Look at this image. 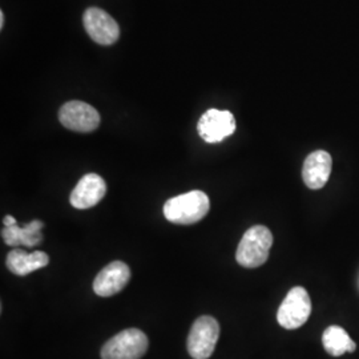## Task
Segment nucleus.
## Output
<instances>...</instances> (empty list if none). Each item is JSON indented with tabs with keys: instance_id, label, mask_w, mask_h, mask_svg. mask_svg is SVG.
Returning a JSON list of instances; mask_svg holds the SVG:
<instances>
[{
	"instance_id": "obj_5",
	"label": "nucleus",
	"mask_w": 359,
	"mask_h": 359,
	"mask_svg": "<svg viewBox=\"0 0 359 359\" xmlns=\"http://www.w3.org/2000/svg\"><path fill=\"white\" fill-rule=\"evenodd\" d=\"M219 338V325L210 316L197 318L188 337V351L193 359H208L215 351Z\"/></svg>"
},
{
	"instance_id": "obj_3",
	"label": "nucleus",
	"mask_w": 359,
	"mask_h": 359,
	"mask_svg": "<svg viewBox=\"0 0 359 359\" xmlns=\"http://www.w3.org/2000/svg\"><path fill=\"white\" fill-rule=\"evenodd\" d=\"M148 350V337L139 329H127L102 348V359H140Z\"/></svg>"
},
{
	"instance_id": "obj_8",
	"label": "nucleus",
	"mask_w": 359,
	"mask_h": 359,
	"mask_svg": "<svg viewBox=\"0 0 359 359\" xmlns=\"http://www.w3.org/2000/svg\"><path fill=\"white\" fill-rule=\"evenodd\" d=\"M83 25L90 39L102 46L114 44L120 36V27L104 10L92 7L83 15Z\"/></svg>"
},
{
	"instance_id": "obj_13",
	"label": "nucleus",
	"mask_w": 359,
	"mask_h": 359,
	"mask_svg": "<svg viewBox=\"0 0 359 359\" xmlns=\"http://www.w3.org/2000/svg\"><path fill=\"white\" fill-rule=\"evenodd\" d=\"M7 268L15 276L25 277L32 271L46 268L50 264V257L44 252H34L27 253L22 249H13L7 259H6Z\"/></svg>"
},
{
	"instance_id": "obj_2",
	"label": "nucleus",
	"mask_w": 359,
	"mask_h": 359,
	"mask_svg": "<svg viewBox=\"0 0 359 359\" xmlns=\"http://www.w3.org/2000/svg\"><path fill=\"white\" fill-rule=\"evenodd\" d=\"M273 246V234L264 225H256L248 229L240 241L236 259L246 269H256L264 265L269 258Z\"/></svg>"
},
{
	"instance_id": "obj_10",
	"label": "nucleus",
	"mask_w": 359,
	"mask_h": 359,
	"mask_svg": "<svg viewBox=\"0 0 359 359\" xmlns=\"http://www.w3.org/2000/svg\"><path fill=\"white\" fill-rule=\"evenodd\" d=\"M3 229L1 237L4 243L10 246L25 245L27 248H34L43 241L41 229L44 226L43 221L34 219L20 228L13 216H6L3 218Z\"/></svg>"
},
{
	"instance_id": "obj_6",
	"label": "nucleus",
	"mask_w": 359,
	"mask_h": 359,
	"mask_svg": "<svg viewBox=\"0 0 359 359\" xmlns=\"http://www.w3.org/2000/svg\"><path fill=\"white\" fill-rule=\"evenodd\" d=\"M59 120L69 130L80 133H90L100 126L99 112L83 102H68L59 111Z\"/></svg>"
},
{
	"instance_id": "obj_14",
	"label": "nucleus",
	"mask_w": 359,
	"mask_h": 359,
	"mask_svg": "<svg viewBox=\"0 0 359 359\" xmlns=\"http://www.w3.org/2000/svg\"><path fill=\"white\" fill-rule=\"evenodd\" d=\"M322 342L325 350L333 357H341L345 353L355 351L357 348L355 342L348 337L346 330L339 326L327 327L322 335Z\"/></svg>"
},
{
	"instance_id": "obj_1",
	"label": "nucleus",
	"mask_w": 359,
	"mask_h": 359,
	"mask_svg": "<svg viewBox=\"0 0 359 359\" xmlns=\"http://www.w3.org/2000/svg\"><path fill=\"white\" fill-rule=\"evenodd\" d=\"M210 209V201L203 191H192L169 198L164 204V216L169 222L192 225L205 217Z\"/></svg>"
},
{
	"instance_id": "obj_12",
	"label": "nucleus",
	"mask_w": 359,
	"mask_h": 359,
	"mask_svg": "<svg viewBox=\"0 0 359 359\" xmlns=\"http://www.w3.org/2000/svg\"><path fill=\"white\" fill-rule=\"evenodd\" d=\"M333 167L332 156L326 151H316L309 154L302 168V179L310 189L318 191L329 181Z\"/></svg>"
},
{
	"instance_id": "obj_9",
	"label": "nucleus",
	"mask_w": 359,
	"mask_h": 359,
	"mask_svg": "<svg viewBox=\"0 0 359 359\" xmlns=\"http://www.w3.org/2000/svg\"><path fill=\"white\" fill-rule=\"evenodd\" d=\"M130 280V269L123 261L107 265L93 281V292L99 297H112L120 293Z\"/></svg>"
},
{
	"instance_id": "obj_15",
	"label": "nucleus",
	"mask_w": 359,
	"mask_h": 359,
	"mask_svg": "<svg viewBox=\"0 0 359 359\" xmlns=\"http://www.w3.org/2000/svg\"><path fill=\"white\" fill-rule=\"evenodd\" d=\"M3 25H4V13H0V26L3 28Z\"/></svg>"
},
{
	"instance_id": "obj_7",
	"label": "nucleus",
	"mask_w": 359,
	"mask_h": 359,
	"mask_svg": "<svg viewBox=\"0 0 359 359\" xmlns=\"http://www.w3.org/2000/svg\"><path fill=\"white\" fill-rule=\"evenodd\" d=\"M197 130L204 142L216 144L234 133L236 120L229 111H219L213 108L201 116L197 124Z\"/></svg>"
},
{
	"instance_id": "obj_11",
	"label": "nucleus",
	"mask_w": 359,
	"mask_h": 359,
	"mask_svg": "<svg viewBox=\"0 0 359 359\" xmlns=\"http://www.w3.org/2000/svg\"><path fill=\"white\" fill-rule=\"evenodd\" d=\"M107 193V184L102 176L88 173L79 180L69 196L71 205L76 209H90L97 205Z\"/></svg>"
},
{
	"instance_id": "obj_4",
	"label": "nucleus",
	"mask_w": 359,
	"mask_h": 359,
	"mask_svg": "<svg viewBox=\"0 0 359 359\" xmlns=\"http://www.w3.org/2000/svg\"><path fill=\"white\" fill-rule=\"evenodd\" d=\"M311 314V299L306 289L295 286L287 295L277 311V321L283 329L294 330L304 326Z\"/></svg>"
}]
</instances>
